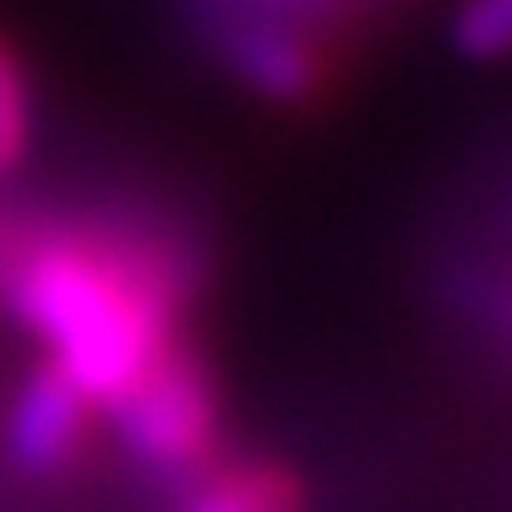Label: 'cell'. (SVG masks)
I'll return each instance as SVG.
<instances>
[{"instance_id": "obj_6", "label": "cell", "mask_w": 512, "mask_h": 512, "mask_svg": "<svg viewBox=\"0 0 512 512\" xmlns=\"http://www.w3.org/2000/svg\"><path fill=\"white\" fill-rule=\"evenodd\" d=\"M33 142V93H28V66L11 50V39L0 33V175L28 158Z\"/></svg>"}, {"instance_id": "obj_2", "label": "cell", "mask_w": 512, "mask_h": 512, "mask_svg": "<svg viewBox=\"0 0 512 512\" xmlns=\"http://www.w3.org/2000/svg\"><path fill=\"white\" fill-rule=\"evenodd\" d=\"M109 414H115L126 474H137L153 491L180 496L224 458V398L213 365L197 355L191 338H175L142 371V382L109 404Z\"/></svg>"}, {"instance_id": "obj_1", "label": "cell", "mask_w": 512, "mask_h": 512, "mask_svg": "<svg viewBox=\"0 0 512 512\" xmlns=\"http://www.w3.org/2000/svg\"><path fill=\"white\" fill-rule=\"evenodd\" d=\"M202 289L197 224L158 197L0 202V311L104 409L186 338Z\"/></svg>"}, {"instance_id": "obj_4", "label": "cell", "mask_w": 512, "mask_h": 512, "mask_svg": "<svg viewBox=\"0 0 512 512\" xmlns=\"http://www.w3.org/2000/svg\"><path fill=\"white\" fill-rule=\"evenodd\" d=\"M93 398L50 360L22 376L17 398L6 409V463L22 480H60L82 463L93 442Z\"/></svg>"}, {"instance_id": "obj_3", "label": "cell", "mask_w": 512, "mask_h": 512, "mask_svg": "<svg viewBox=\"0 0 512 512\" xmlns=\"http://www.w3.org/2000/svg\"><path fill=\"white\" fill-rule=\"evenodd\" d=\"M202 39L213 44V55L224 60L229 77H240L256 99L300 109L322 99L333 82V55L327 39L295 22H267V17H224L202 22Z\"/></svg>"}, {"instance_id": "obj_5", "label": "cell", "mask_w": 512, "mask_h": 512, "mask_svg": "<svg viewBox=\"0 0 512 512\" xmlns=\"http://www.w3.org/2000/svg\"><path fill=\"white\" fill-rule=\"evenodd\" d=\"M306 491H300L295 469L273 458H218L202 480L180 491L175 512H300Z\"/></svg>"}, {"instance_id": "obj_7", "label": "cell", "mask_w": 512, "mask_h": 512, "mask_svg": "<svg viewBox=\"0 0 512 512\" xmlns=\"http://www.w3.org/2000/svg\"><path fill=\"white\" fill-rule=\"evenodd\" d=\"M458 50L474 60H491L512 50V0H469L453 28Z\"/></svg>"}]
</instances>
